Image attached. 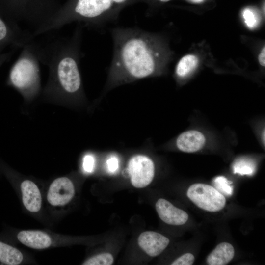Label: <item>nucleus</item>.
<instances>
[{
  "label": "nucleus",
  "instance_id": "22",
  "mask_svg": "<svg viewBox=\"0 0 265 265\" xmlns=\"http://www.w3.org/2000/svg\"><path fill=\"white\" fill-rule=\"evenodd\" d=\"M265 48L263 47L262 49L261 53L259 55L258 60L260 64L263 66H265Z\"/></svg>",
  "mask_w": 265,
  "mask_h": 265
},
{
  "label": "nucleus",
  "instance_id": "15",
  "mask_svg": "<svg viewBox=\"0 0 265 265\" xmlns=\"http://www.w3.org/2000/svg\"><path fill=\"white\" fill-rule=\"evenodd\" d=\"M232 169L234 174L240 175H252L256 170L254 161L247 158H241L236 160L233 164Z\"/></svg>",
  "mask_w": 265,
  "mask_h": 265
},
{
  "label": "nucleus",
  "instance_id": "24",
  "mask_svg": "<svg viewBox=\"0 0 265 265\" xmlns=\"http://www.w3.org/2000/svg\"><path fill=\"white\" fill-rule=\"evenodd\" d=\"M156 0L161 2H168V1L172 0Z\"/></svg>",
  "mask_w": 265,
  "mask_h": 265
},
{
  "label": "nucleus",
  "instance_id": "6",
  "mask_svg": "<svg viewBox=\"0 0 265 265\" xmlns=\"http://www.w3.org/2000/svg\"><path fill=\"white\" fill-rule=\"evenodd\" d=\"M132 185L136 188H143L152 181L155 174L153 161L148 157L137 155L129 160L127 168Z\"/></svg>",
  "mask_w": 265,
  "mask_h": 265
},
{
  "label": "nucleus",
  "instance_id": "7",
  "mask_svg": "<svg viewBox=\"0 0 265 265\" xmlns=\"http://www.w3.org/2000/svg\"><path fill=\"white\" fill-rule=\"evenodd\" d=\"M74 194L72 182L67 177H59L51 183L47 193V200L53 206H64L72 200Z\"/></svg>",
  "mask_w": 265,
  "mask_h": 265
},
{
  "label": "nucleus",
  "instance_id": "16",
  "mask_svg": "<svg viewBox=\"0 0 265 265\" xmlns=\"http://www.w3.org/2000/svg\"><path fill=\"white\" fill-rule=\"evenodd\" d=\"M232 182L224 176H218L213 180L214 187L224 196H230L233 194Z\"/></svg>",
  "mask_w": 265,
  "mask_h": 265
},
{
  "label": "nucleus",
  "instance_id": "2",
  "mask_svg": "<svg viewBox=\"0 0 265 265\" xmlns=\"http://www.w3.org/2000/svg\"><path fill=\"white\" fill-rule=\"evenodd\" d=\"M141 1L145 0H69L34 35L57 30L74 22L83 27L100 28L116 22L126 6Z\"/></svg>",
  "mask_w": 265,
  "mask_h": 265
},
{
  "label": "nucleus",
  "instance_id": "1",
  "mask_svg": "<svg viewBox=\"0 0 265 265\" xmlns=\"http://www.w3.org/2000/svg\"><path fill=\"white\" fill-rule=\"evenodd\" d=\"M113 54L110 68L114 81L149 77L167 62L168 53L153 33L138 27H116L110 30Z\"/></svg>",
  "mask_w": 265,
  "mask_h": 265
},
{
  "label": "nucleus",
  "instance_id": "17",
  "mask_svg": "<svg viewBox=\"0 0 265 265\" xmlns=\"http://www.w3.org/2000/svg\"><path fill=\"white\" fill-rule=\"evenodd\" d=\"M112 255L108 253H101L86 260L83 265H110L113 263Z\"/></svg>",
  "mask_w": 265,
  "mask_h": 265
},
{
  "label": "nucleus",
  "instance_id": "4",
  "mask_svg": "<svg viewBox=\"0 0 265 265\" xmlns=\"http://www.w3.org/2000/svg\"><path fill=\"white\" fill-rule=\"evenodd\" d=\"M34 37L0 8V67Z\"/></svg>",
  "mask_w": 265,
  "mask_h": 265
},
{
  "label": "nucleus",
  "instance_id": "3",
  "mask_svg": "<svg viewBox=\"0 0 265 265\" xmlns=\"http://www.w3.org/2000/svg\"><path fill=\"white\" fill-rule=\"evenodd\" d=\"M35 37L26 44L13 65L8 83L26 95L34 94L39 86V63L35 46Z\"/></svg>",
  "mask_w": 265,
  "mask_h": 265
},
{
  "label": "nucleus",
  "instance_id": "19",
  "mask_svg": "<svg viewBox=\"0 0 265 265\" xmlns=\"http://www.w3.org/2000/svg\"><path fill=\"white\" fill-rule=\"evenodd\" d=\"M194 260L195 258L193 254L190 253H187L176 259L171 265H191L193 264Z\"/></svg>",
  "mask_w": 265,
  "mask_h": 265
},
{
  "label": "nucleus",
  "instance_id": "21",
  "mask_svg": "<svg viewBox=\"0 0 265 265\" xmlns=\"http://www.w3.org/2000/svg\"><path fill=\"white\" fill-rule=\"evenodd\" d=\"M106 164L109 171L114 172L118 167V160L116 157H111L107 159Z\"/></svg>",
  "mask_w": 265,
  "mask_h": 265
},
{
  "label": "nucleus",
  "instance_id": "5",
  "mask_svg": "<svg viewBox=\"0 0 265 265\" xmlns=\"http://www.w3.org/2000/svg\"><path fill=\"white\" fill-rule=\"evenodd\" d=\"M187 196L198 207L210 212H218L226 204L224 195L214 187L205 184L192 185L187 191Z\"/></svg>",
  "mask_w": 265,
  "mask_h": 265
},
{
  "label": "nucleus",
  "instance_id": "9",
  "mask_svg": "<svg viewBox=\"0 0 265 265\" xmlns=\"http://www.w3.org/2000/svg\"><path fill=\"white\" fill-rule=\"evenodd\" d=\"M156 209L159 218L169 225H183L188 219V215L185 211L175 207L164 199L160 198L157 201Z\"/></svg>",
  "mask_w": 265,
  "mask_h": 265
},
{
  "label": "nucleus",
  "instance_id": "11",
  "mask_svg": "<svg viewBox=\"0 0 265 265\" xmlns=\"http://www.w3.org/2000/svg\"><path fill=\"white\" fill-rule=\"evenodd\" d=\"M18 240L22 244L33 249H43L50 247L52 243L51 237L38 230H24L17 235Z\"/></svg>",
  "mask_w": 265,
  "mask_h": 265
},
{
  "label": "nucleus",
  "instance_id": "12",
  "mask_svg": "<svg viewBox=\"0 0 265 265\" xmlns=\"http://www.w3.org/2000/svg\"><path fill=\"white\" fill-rule=\"evenodd\" d=\"M206 139L201 132L196 130L185 132L176 140L177 148L186 153H193L200 150L204 145Z\"/></svg>",
  "mask_w": 265,
  "mask_h": 265
},
{
  "label": "nucleus",
  "instance_id": "10",
  "mask_svg": "<svg viewBox=\"0 0 265 265\" xmlns=\"http://www.w3.org/2000/svg\"><path fill=\"white\" fill-rule=\"evenodd\" d=\"M22 201L25 207L28 211L36 212L40 211L42 205L40 191L32 181L24 180L21 184Z\"/></svg>",
  "mask_w": 265,
  "mask_h": 265
},
{
  "label": "nucleus",
  "instance_id": "18",
  "mask_svg": "<svg viewBox=\"0 0 265 265\" xmlns=\"http://www.w3.org/2000/svg\"><path fill=\"white\" fill-rule=\"evenodd\" d=\"M242 14L247 26L250 28L255 27L258 21L254 12L250 9L247 8L243 10Z\"/></svg>",
  "mask_w": 265,
  "mask_h": 265
},
{
  "label": "nucleus",
  "instance_id": "8",
  "mask_svg": "<svg viewBox=\"0 0 265 265\" xmlns=\"http://www.w3.org/2000/svg\"><path fill=\"white\" fill-rule=\"evenodd\" d=\"M169 242L167 237L154 231L144 232L138 238L140 247L151 257L157 256L162 253Z\"/></svg>",
  "mask_w": 265,
  "mask_h": 265
},
{
  "label": "nucleus",
  "instance_id": "25",
  "mask_svg": "<svg viewBox=\"0 0 265 265\" xmlns=\"http://www.w3.org/2000/svg\"><path fill=\"white\" fill-rule=\"evenodd\" d=\"M27 0L29 1V2H30V0Z\"/></svg>",
  "mask_w": 265,
  "mask_h": 265
},
{
  "label": "nucleus",
  "instance_id": "20",
  "mask_svg": "<svg viewBox=\"0 0 265 265\" xmlns=\"http://www.w3.org/2000/svg\"><path fill=\"white\" fill-rule=\"evenodd\" d=\"M95 160L93 156L86 155L83 159V168L87 173L93 171L94 166Z\"/></svg>",
  "mask_w": 265,
  "mask_h": 265
},
{
  "label": "nucleus",
  "instance_id": "13",
  "mask_svg": "<svg viewBox=\"0 0 265 265\" xmlns=\"http://www.w3.org/2000/svg\"><path fill=\"white\" fill-rule=\"evenodd\" d=\"M234 254L235 250L232 244L222 242L208 256L206 262L209 265H225L232 260Z\"/></svg>",
  "mask_w": 265,
  "mask_h": 265
},
{
  "label": "nucleus",
  "instance_id": "14",
  "mask_svg": "<svg viewBox=\"0 0 265 265\" xmlns=\"http://www.w3.org/2000/svg\"><path fill=\"white\" fill-rule=\"evenodd\" d=\"M198 59L193 54L183 56L178 62L176 67V74L180 78H184L189 74L197 66Z\"/></svg>",
  "mask_w": 265,
  "mask_h": 265
},
{
  "label": "nucleus",
  "instance_id": "23",
  "mask_svg": "<svg viewBox=\"0 0 265 265\" xmlns=\"http://www.w3.org/2000/svg\"><path fill=\"white\" fill-rule=\"evenodd\" d=\"M189 1L195 3H199L204 1V0H188Z\"/></svg>",
  "mask_w": 265,
  "mask_h": 265
}]
</instances>
